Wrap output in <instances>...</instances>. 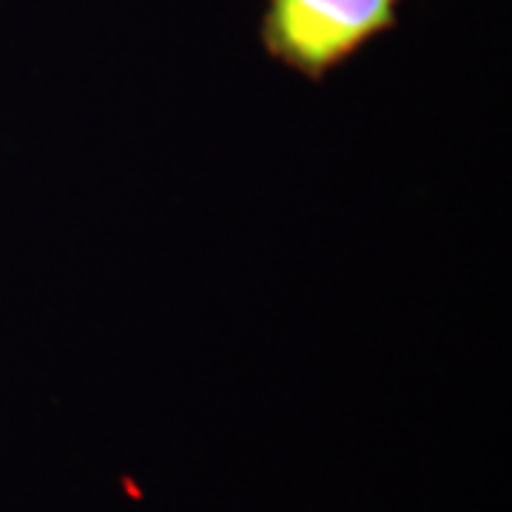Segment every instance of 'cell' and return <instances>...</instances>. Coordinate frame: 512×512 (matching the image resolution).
Segmentation results:
<instances>
[{"label": "cell", "instance_id": "6da1fadb", "mask_svg": "<svg viewBox=\"0 0 512 512\" xmlns=\"http://www.w3.org/2000/svg\"><path fill=\"white\" fill-rule=\"evenodd\" d=\"M399 0H268L262 43L268 55L308 80L393 29Z\"/></svg>", "mask_w": 512, "mask_h": 512}]
</instances>
